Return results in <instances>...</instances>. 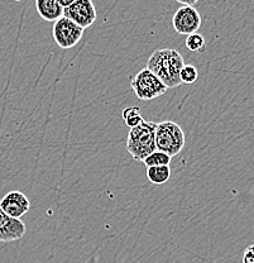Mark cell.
Masks as SVG:
<instances>
[{
	"instance_id": "6da1fadb",
	"label": "cell",
	"mask_w": 254,
	"mask_h": 263,
	"mask_svg": "<svg viewBox=\"0 0 254 263\" xmlns=\"http://www.w3.org/2000/svg\"><path fill=\"white\" fill-rule=\"evenodd\" d=\"M185 61L179 51L172 48L157 49L147 61V67L158 78L167 89H174L181 84L180 72L184 68Z\"/></svg>"
},
{
	"instance_id": "7a4b0ae2",
	"label": "cell",
	"mask_w": 254,
	"mask_h": 263,
	"mask_svg": "<svg viewBox=\"0 0 254 263\" xmlns=\"http://www.w3.org/2000/svg\"><path fill=\"white\" fill-rule=\"evenodd\" d=\"M155 125L157 123L144 120L138 127L128 132L127 151L136 162H143L155 148Z\"/></svg>"
},
{
	"instance_id": "3957f363",
	"label": "cell",
	"mask_w": 254,
	"mask_h": 263,
	"mask_svg": "<svg viewBox=\"0 0 254 263\" xmlns=\"http://www.w3.org/2000/svg\"><path fill=\"white\" fill-rule=\"evenodd\" d=\"M186 139L184 129L171 120L157 123L155 125V148L169 157L180 155L184 149Z\"/></svg>"
},
{
	"instance_id": "277c9868",
	"label": "cell",
	"mask_w": 254,
	"mask_h": 263,
	"mask_svg": "<svg viewBox=\"0 0 254 263\" xmlns=\"http://www.w3.org/2000/svg\"><path fill=\"white\" fill-rule=\"evenodd\" d=\"M130 87L134 91L135 97L143 101H151L168 90L148 68H143L136 73L130 80Z\"/></svg>"
},
{
	"instance_id": "5b68a950",
	"label": "cell",
	"mask_w": 254,
	"mask_h": 263,
	"mask_svg": "<svg viewBox=\"0 0 254 263\" xmlns=\"http://www.w3.org/2000/svg\"><path fill=\"white\" fill-rule=\"evenodd\" d=\"M84 31L85 29L71 22L70 19L62 16L61 19L54 22L52 34H53V40L58 47L62 49H70L80 42L84 35Z\"/></svg>"
},
{
	"instance_id": "8992f818",
	"label": "cell",
	"mask_w": 254,
	"mask_h": 263,
	"mask_svg": "<svg viewBox=\"0 0 254 263\" xmlns=\"http://www.w3.org/2000/svg\"><path fill=\"white\" fill-rule=\"evenodd\" d=\"M64 16L83 29H86L95 23L97 12L91 0H73L72 4L64 10Z\"/></svg>"
},
{
	"instance_id": "52a82bcc",
	"label": "cell",
	"mask_w": 254,
	"mask_h": 263,
	"mask_svg": "<svg viewBox=\"0 0 254 263\" xmlns=\"http://www.w3.org/2000/svg\"><path fill=\"white\" fill-rule=\"evenodd\" d=\"M173 28L179 34L191 35L198 33L201 27V15L195 8L181 7L176 10L172 18Z\"/></svg>"
},
{
	"instance_id": "ba28073f",
	"label": "cell",
	"mask_w": 254,
	"mask_h": 263,
	"mask_svg": "<svg viewBox=\"0 0 254 263\" xmlns=\"http://www.w3.org/2000/svg\"><path fill=\"white\" fill-rule=\"evenodd\" d=\"M0 208L10 218L21 219L31 209L29 199L21 191H10L0 200Z\"/></svg>"
},
{
	"instance_id": "9c48e42d",
	"label": "cell",
	"mask_w": 254,
	"mask_h": 263,
	"mask_svg": "<svg viewBox=\"0 0 254 263\" xmlns=\"http://www.w3.org/2000/svg\"><path fill=\"white\" fill-rule=\"evenodd\" d=\"M27 227L21 219L10 218L0 208V242L9 243L19 240L26 234Z\"/></svg>"
},
{
	"instance_id": "30bf717a",
	"label": "cell",
	"mask_w": 254,
	"mask_h": 263,
	"mask_svg": "<svg viewBox=\"0 0 254 263\" xmlns=\"http://www.w3.org/2000/svg\"><path fill=\"white\" fill-rule=\"evenodd\" d=\"M35 8L41 18L47 22H57L64 16L65 9L60 5L58 0H37Z\"/></svg>"
},
{
	"instance_id": "8fae6325",
	"label": "cell",
	"mask_w": 254,
	"mask_h": 263,
	"mask_svg": "<svg viewBox=\"0 0 254 263\" xmlns=\"http://www.w3.org/2000/svg\"><path fill=\"white\" fill-rule=\"evenodd\" d=\"M171 172L172 171L169 166L148 167L146 171V176L153 185H163L171 179Z\"/></svg>"
},
{
	"instance_id": "7c38bea8",
	"label": "cell",
	"mask_w": 254,
	"mask_h": 263,
	"mask_svg": "<svg viewBox=\"0 0 254 263\" xmlns=\"http://www.w3.org/2000/svg\"><path fill=\"white\" fill-rule=\"evenodd\" d=\"M123 119H124L127 127L132 128L138 127L139 124L144 122V118L141 114V108L138 106H129L123 110Z\"/></svg>"
},
{
	"instance_id": "4fadbf2b",
	"label": "cell",
	"mask_w": 254,
	"mask_h": 263,
	"mask_svg": "<svg viewBox=\"0 0 254 263\" xmlns=\"http://www.w3.org/2000/svg\"><path fill=\"white\" fill-rule=\"evenodd\" d=\"M172 157H169L166 153L161 152V151H154L152 155H149L146 160L143 161L144 166L148 167H158V166H169Z\"/></svg>"
},
{
	"instance_id": "5bb4252c",
	"label": "cell",
	"mask_w": 254,
	"mask_h": 263,
	"mask_svg": "<svg viewBox=\"0 0 254 263\" xmlns=\"http://www.w3.org/2000/svg\"><path fill=\"white\" fill-rule=\"evenodd\" d=\"M186 47L192 52H200V53H203L205 48H206V41H205L203 34H200V33H193V34L187 35Z\"/></svg>"
},
{
	"instance_id": "9a60e30c",
	"label": "cell",
	"mask_w": 254,
	"mask_h": 263,
	"mask_svg": "<svg viewBox=\"0 0 254 263\" xmlns=\"http://www.w3.org/2000/svg\"><path fill=\"white\" fill-rule=\"evenodd\" d=\"M199 79V71L195 66L192 65H185L184 68L180 72V80L181 84H195L196 80Z\"/></svg>"
},
{
	"instance_id": "2e32d148",
	"label": "cell",
	"mask_w": 254,
	"mask_h": 263,
	"mask_svg": "<svg viewBox=\"0 0 254 263\" xmlns=\"http://www.w3.org/2000/svg\"><path fill=\"white\" fill-rule=\"evenodd\" d=\"M243 263H254V245L249 246L243 253Z\"/></svg>"
},
{
	"instance_id": "e0dca14e",
	"label": "cell",
	"mask_w": 254,
	"mask_h": 263,
	"mask_svg": "<svg viewBox=\"0 0 254 263\" xmlns=\"http://www.w3.org/2000/svg\"><path fill=\"white\" fill-rule=\"evenodd\" d=\"M179 3L182 5V7H191V8H193L196 5L195 0H193V2H184V0H179Z\"/></svg>"
}]
</instances>
